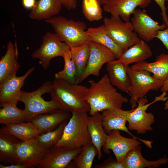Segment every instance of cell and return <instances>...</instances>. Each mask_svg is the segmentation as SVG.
<instances>
[{
  "label": "cell",
  "instance_id": "cell-19",
  "mask_svg": "<svg viewBox=\"0 0 168 168\" xmlns=\"http://www.w3.org/2000/svg\"><path fill=\"white\" fill-rule=\"evenodd\" d=\"M18 54L16 43L14 44L9 41L7 45L6 52L0 60V85L16 74L20 67L17 62Z\"/></svg>",
  "mask_w": 168,
  "mask_h": 168
},
{
  "label": "cell",
  "instance_id": "cell-33",
  "mask_svg": "<svg viewBox=\"0 0 168 168\" xmlns=\"http://www.w3.org/2000/svg\"><path fill=\"white\" fill-rule=\"evenodd\" d=\"M67 123V120H65L61 123L55 129L39 134L37 138L40 145L48 149L54 147L60 139Z\"/></svg>",
  "mask_w": 168,
  "mask_h": 168
},
{
  "label": "cell",
  "instance_id": "cell-26",
  "mask_svg": "<svg viewBox=\"0 0 168 168\" xmlns=\"http://www.w3.org/2000/svg\"><path fill=\"white\" fill-rule=\"evenodd\" d=\"M152 53L149 45L140 39L137 43L124 51L118 60L126 66L145 61L152 57Z\"/></svg>",
  "mask_w": 168,
  "mask_h": 168
},
{
  "label": "cell",
  "instance_id": "cell-4",
  "mask_svg": "<svg viewBox=\"0 0 168 168\" xmlns=\"http://www.w3.org/2000/svg\"><path fill=\"white\" fill-rule=\"evenodd\" d=\"M52 85V82L47 81L33 91H21L19 101L22 102L25 105L23 115L25 121H30L40 114L51 113L59 109L54 100L46 101L42 97L45 93L49 94Z\"/></svg>",
  "mask_w": 168,
  "mask_h": 168
},
{
  "label": "cell",
  "instance_id": "cell-38",
  "mask_svg": "<svg viewBox=\"0 0 168 168\" xmlns=\"http://www.w3.org/2000/svg\"><path fill=\"white\" fill-rule=\"evenodd\" d=\"M63 6L68 10L75 9L77 7V0H62Z\"/></svg>",
  "mask_w": 168,
  "mask_h": 168
},
{
  "label": "cell",
  "instance_id": "cell-39",
  "mask_svg": "<svg viewBox=\"0 0 168 168\" xmlns=\"http://www.w3.org/2000/svg\"><path fill=\"white\" fill-rule=\"evenodd\" d=\"M22 2L26 9H32L35 6L36 2L35 0H22Z\"/></svg>",
  "mask_w": 168,
  "mask_h": 168
},
{
  "label": "cell",
  "instance_id": "cell-36",
  "mask_svg": "<svg viewBox=\"0 0 168 168\" xmlns=\"http://www.w3.org/2000/svg\"><path fill=\"white\" fill-rule=\"evenodd\" d=\"M156 38L161 42L168 51V23L165 29L158 31Z\"/></svg>",
  "mask_w": 168,
  "mask_h": 168
},
{
  "label": "cell",
  "instance_id": "cell-7",
  "mask_svg": "<svg viewBox=\"0 0 168 168\" xmlns=\"http://www.w3.org/2000/svg\"><path fill=\"white\" fill-rule=\"evenodd\" d=\"M167 94V92H163L160 96L156 97L154 100L148 104L146 98L139 99L136 108L129 111L127 118L128 128L135 130L139 134H144L147 131L152 130L151 125L155 122L154 117L152 113H147L146 110L155 102L167 100L168 97H165Z\"/></svg>",
  "mask_w": 168,
  "mask_h": 168
},
{
  "label": "cell",
  "instance_id": "cell-43",
  "mask_svg": "<svg viewBox=\"0 0 168 168\" xmlns=\"http://www.w3.org/2000/svg\"><path fill=\"white\" fill-rule=\"evenodd\" d=\"M164 109L165 110L168 109V99H167L165 103Z\"/></svg>",
  "mask_w": 168,
  "mask_h": 168
},
{
  "label": "cell",
  "instance_id": "cell-15",
  "mask_svg": "<svg viewBox=\"0 0 168 168\" xmlns=\"http://www.w3.org/2000/svg\"><path fill=\"white\" fill-rule=\"evenodd\" d=\"M152 0H106L103 5L105 12L112 16L120 17L124 21H129L136 8L148 7Z\"/></svg>",
  "mask_w": 168,
  "mask_h": 168
},
{
  "label": "cell",
  "instance_id": "cell-31",
  "mask_svg": "<svg viewBox=\"0 0 168 168\" xmlns=\"http://www.w3.org/2000/svg\"><path fill=\"white\" fill-rule=\"evenodd\" d=\"M17 102H9L0 104V124L4 125L19 123L25 121L23 110L17 106Z\"/></svg>",
  "mask_w": 168,
  "mask_h": 168
},
{
  "label": "cell",
  "instance_id": "cell-29",
  "mask_svg": "<svg viewBox=\"0 0 168 168\" xmlns=\"http://www.w3.org/2000/svg\"><path fill=\"white\" fill-rule=\"evenodd\" d=\"M90 42L70 48L71 57L76 67V83L78 84L87 66L90 53Z\"/></svg>",
  "mask_w": 168,
  "mask_h": 168
},
{
  "label": "cell",
  "instance_id": "cell-35",
  "mask_svg": "<svg viewBox=\"0 0 168 168\" xmlns=\"http://www.w3.org/2000/svg\"><path fill=\"white\" fill-rule=\"evenodd\" d=\"M96 168H125L123 161L118 162L116 160L108 158L105 160L102 163L95 166Z\"/></svg>",
  "mask_w": 168,
  "mask_h": 168
},
{
  "label": "cell",
  "instance_id": "cell-30",
  "mask_svg": "<svg viewBox=\"0 0 168 168\" xmlns=\"http://www.w3.org/2000/svg\"><path fill=\"white\" fill-rule=\"evenodd\" d=\"M98 154L96 148L91 142L82 147L80 152L70 163L68 167L91 168L94 158Z\"/></svg>",
  "mask_w": 168,
  "mask_h": 168
},
{
  "label": "cell",
  "instance_id": "cell-41",
  "mask_svg": "<svg viewBox=\"0 0 168 168\" xmlns=\"http://www.w3.org/2000/svg\"><path fill=\"white\" fill-rule=\"evenodd\" d=\"M161 91L163 92H168V79L164 83L161 88Z\"/></svg>",
  "mask_w": 168,
  "mask_h": 168
},
{
  "label": "cell",
  "instance_id": "cell-20",
  "mask_svg": "<svg viewBox=\"0 0 168 168\" xmlns=\"http://www.w3.org/2000/svg\"><path fill=\"white\" fill-rule=\"evenodd\" d=\"M127 66L117 59L107 63L106 69L111 84L122 91L128 93L130 80Z\"/></svg>",
  "mask_w": 168,
  "mask_h": 168
},
{
  "label": "cell",
  "instance_id": "cell-32",
  "mask_svg": "<svg viewBox=\"0 0 168 168\" xmlns=\"http://www.w3.org/2000/svg\"><path fill=\"white\" fill-rule=\"evenodd\" d=\"M62 57L64 61L63 68L55 74V78L71 83H76L77 68L71 57L70 49Z\"/></svg>",
  "mask_w": 168,
  "mask_h": 168
},
{
  "label": "cell",
  "instance_id": "cell-5",
  "mask_svg": "<svg viewBox=\"0 0 168 168\" xmlns=\"http://www.w3.org/2000/svg\"><path fill=\"white\" fill-rule=\"evenodd\" d=\"M44 21L52 26L55 33L70 48L91 41L86 33L87 26L83 21L56 16Z\"/></svg>",
  "mask_w": 168,
  "mask_h": 168
},
{
  "label": "cell",
  "instance_id": "cell-1",
  "mask_svg": "<svg viewBox=\"0 0 168 168\" xmlns=\"http://www.w3.org/2000/svg\"><path fill=\"white\" fill-rule=\"evenodd\" d=\"M88 82L86 100L90 106V115L107 109L122 108L123 104L128 101L111 84L107 74L97 82L91 80Z\"/></svg>",
  "mask_w": 168,
  "mask_h": 168
},
{
  "label": "cell",
  "instance_id": "cell-9",
  "mask_svg": "<svg viewBox=\"0 0 168 168\" xmlns=\"http://www.w3.org/2000/svg\"><path fill=\"white\" fill-rule=\"evenodd\" d=\"M70 49L55 33L47 32L43 37L40 47L31 54L32 57L39 60V63L44 69L49 67L51 60L59 56L63 57Z\"/></svg>",
  "mask_w": 168,
  "mask_h": 168
},
{
  "label": "cell",
  "instance_id": "cell-37",
  "mask_svg": "<svg viewBox=\"0 0 168 168\" xmlns=\"http://www.w3.org/2000/svg\"><path fill=\"white\" fill-rule=\"evenodd\" d=\"M160 7L161 12V14L162 17L163 23L167 25L168 23V17L166 13L167 8L165 7V3L168 0H154Z\"/></svg>",
  "mask_w": 168,
  "mask_h": 168
},
{
  "label": "cell",
  "instance_id": "cell-17",
  "mask_svg": "<svg viewBox=\"0 0 168 168\" xmlns=\"http://www.w3.org/2000/svg\"><path fill=\"white\" fill-rule=\"evenodd\" d=\"M35 69L34 67L30 68L21 76H17L16 74H14L0 85V104L19 101L25 81Z\"/></svg>",
  "mask_w": 168,
  "mask_h": 168
},
{
  "label": "cell",
  "instance_id": "cell-21",
  "mask_svg": "<svg viewBox=\"0 0 168 168\" xmlns=\"http://www.w3.org/2000/svg\"><path fill=\"white\" fill-rule=\"evenodd\" d=\"M21 141L0 129V162L4 165L19 163L16 144Z\"/></svg>",
  "mask_w": 168,
  "mask_h": 168
},
{
  "label": "cell",
  "instance_id": "cell-11",
  "mask_svg": "<svg viewBox=\"0 0 168 168\" xmlns=\"http://www.w3.org/2000/svg\"><path fill=\"white\" fill-rule=\"evenodd\" d=\"M116 58L115 55L109 49L91 41L90 53L87 63L79 83H81L90 75L98 76L104 65Z\"/></svg>",
  "mask_w": 168,
  "mask_h": 168
},
{
  "label": "cell",
  "instance_id": "cell-34",
  "mask_svg": "<svg viewBox=\"0 0 168 168\" xmlns=\"http://www.w3.org/2000/svg\"><path fill=\"white\" fill-rule=\"evenodd\" d=\"M101 6L98 0H82V13L85 18L90 21H99L103 17Z\"/></svg>",
  "mask_w": 168,
  "mask_h": 168
},
{
  "label": "cell",
  "instance_id": "cell-23",
  "mask_svg": "<svg viewBox=\"0 0 168 168\" xmlns=\"http://www.w3.org/2000/svg\"><path fill=\"white\" fill-rule=\"evenodd\" d=\"M131 67L136 70L152 73L153 77L164 83L168 79V54H161L156 57L154 62L144 61L136 63Z\"/></svg>",
  "mask_w": 168,
  "mask_h": 168
},
{
  "label": "cell",
  "instance_id": "cell-10",
  "mask_svg": "<svg viewBox=\"0 0 168 168\" xmlns=\"http://www.w3.org/2000/svg\"><path fill=\"white\" fill-rule=\"evenodd\" d=\"M132 15L130 22L134 30L139 38L145 41L152 40L156 38L159 30L164 29L167 26V24L164 23L159 25L144 9H136Z\"/></svg>",
  "mask_w": 168,
  "mask_h": 168
},
{
  "label": "cell",
  "instance_id": "cell-14",
  "mask_svg": "<svg viewBox=\"0 0 168 168\" xmlns=\"http://www.w3.org/2000/svg\"><path fill=\"white\" fill-rule=\"evenodd\" d=\"M137 139L128 138L122 136L119 130H114L108 134L105 143L103 147L104 152L109 153L111 150L116 161L122 162L128 152L140 142Z\"/></svg>",
  "mask_w": 168,
  "mask_h": 168
},
{
  "label": "cell",
  "instance_id": "cell-40",
  "mask_svg": "<svg viewBox=\"0 0 168 168\" xmlns=\"http://www.w3.org/2000/svg\"><path fill=\"white\" fill-rule=\"evenodd\" d=\"M0 168H26L22 164L19 163L16 164H12L9 165H4L0 164Z\"/></svg>",
  "mask_w": 168,
  "mask_h": 168
},
{
  "label": "cell",
  "instance_id": "cell-16",
  "mask_svg": "<svg viewBox=\"0 0 168 168\" xmlns=\"http://www.w3.org/2000/svg\"><path fill=\"white\" fill-rule=\"evenodd\" d=\"M82 148L71 149L65 147L49 150L38 166L39 168H65L80 152Z\"/></svg>",
  "mask_w": 168,
  "mask_h": 168
},
{
  "label": "cell",
  "instance_id": "cell-24",
  "mask_svg": "<svg viewBox=\"0 0 168 168\" xmlns=\"http://www.w3.org/2000/svg\"><path fill=\"white\" fill-rule=\"evenodd\" d=\"M63 6L62 0H38L29 17L31 19L44 21L58 14Z\"/></svg>",
  "mask_w": 168,
  "mask_h": 168
},
{
  "label": "cell",
  "instance_id": "cell-18",
  "mask_svg": "<svg viewBox=\"0 0 168 168\" xmlns=\"http://www.w3.org/2000/svg\"><path fill=\"white\" fill-rule=\"evenodd\" d=\"M71 117L70 112L59 109L51 113L40 114L30 121L38 129L39 134H41L53 130Z\"/></svg>",
  "mask_w": 168,
  "mask_h": 168
},
{
  "label": "cell",
  "instance_id": "cell-42",
  "mask_svg": "<svg viewBox=\"0 0 168 168\" xmlns=\"http://www.w3.org/2000/svg\"><path fill=\"white\" fill-rule=\"evenodd\" d=\"M101 5H103L106 2V0H98Z\"/></svg>",
  "mask_w": 168,
  "mask_h": 168
},
{
  "label": "cell",
  "instance_id": "cell-27",
  "mask_svg": "<svg viewBox=\"0 0 168 168\" xmlns=\"http://www.w3.org/2000/svg\"><path fill=\"white\" fill-rule=\"evenodd\" d=\"M141 149L139 145L128 152L123 161L125 168H156L165 164L167 161L166 157L155 161L147 160L142 156Z\"/></svg>",
  "mask_w": 168,
  "mask_h": 168
},
{
  "label": "cell",
  "instance_id": "cell-12",
  "mask_svg": "<svg viewBox=\"0 0 168 168\" xmlns=\"http://www.w3.org/2000/svg\"><path fill=\"white\" fill-rule=\"evenodd\" d=\"M16 146L19 162L26 168L38 166L49 150L41 146L37 138L21 141Z\"/></svg>",
  "mask_w": 168,
  "mask_h": 168
},
{
  "label": "cell",
  "instance_id": "cell-3",
  "mask_svg": "<svg viewBox=\"0 0 168 168\" xmlns=\"http://www.w3.org/2000/svg\"><path fill=\"white\" fill-rule=\"evenodd\" d=\"M88 123L87 112H72L60 139L54 147L77 149L91 142L88 129Z\"/></svg>",
  "mask_w": 168,
  "mask_h": 168
},
{
  "label": "cell",
  "instance_id": "cell-6",
  "mask_svg": "<svg viewBox=\"0 0 168 168\" xmlns=\"http://www.w3.org/2000/svg\"><path fill=\"white\" fill-rule=\"evenodd\" d=\"M127 69L130 80L128 91L131 96L129 103L133 109L137 106L139 99L144 97L150 90L161 88L164 83L147 71L136 70L129 66H127Z\"/></svg>",
  "mask_w": 168,
  "mask_h": 168
},
{
  "label": "cell",
  "instance_id": "cell-28",
  "mask_svg": "<svg viewBox=\"0 0 168 168\" xmlns=\"http://www.w3.org/2000/svg\"><path fill=\"white\" fill-rule=\"evenodd\" d=\"M2 128L6 132L22 141L36 138L39 135L38 129L30 121L7 124Z\"/></svg>",
  "mask_w": 168,
  "mask_h": 168
},
{
  "label": "cell",
  "instance_id": "cell-25",
  "mask_svg": "<svg viewBox=\"0 0 168 168\" xmlns=\"http://www.w3.org/2000/svg\"><path fill=\"white\" fill-rule=\"evenodd\" d=\"M91 41L103 45L111 50L117 59L119 58L124 51L114 41L108 33L103 24L96 27H91L86 30Z\"/></svg>",
  "mask_w": 168,
  "mask_h": 168
},
{
  "label": "cell",
  "instance_id": "cell-2",
  "mask_svg": "<svg viewBox=\"0 0 168 168\" xmlns=\"http://www.w3.org/2000/svg\"><path fill=\"white\" fill-rule=\"evenodd\" d=\"M52 83L49 94L59 109L71 113L89 112L90 106L86 100L88 87L79 84L71 83L56 78Z\"/></svg>",
  "mask_w": 168,
  "mask_h": 168
},
{
  "label": "cell",
  "instance_id": "cell-22",
  "mask_svg": "<svg viewBox=\"0 0 168 168\" xmlns=\"http://www.w3.org/2000/svg\"><path fill=\"white\" fill-rule=\"evenodd\" d=\"M102 121V114L100 112L88 116V131L91 142L98 151L97 158L99 160L102 157L101 148L105 143L108 135L104 129Z\"/></svg>",
  "mask_w": 168,
  "mask_h": 168
},
{
  "label": "cell",
  "instance_id": "cell-13",
  "mask_svg": "<svg viewBox=\"0 0 168 168\" xmlns=\"http://www.w3.org/2000/svg\"><path fill=\"white\" fill-rule=\"evenodd\" d=\"M129 110H124L122 108L109 109L102 111V124L105 133L109 134L114 130L125 132L142 142L150 148L152 147V141L140 139L129 132L126 126Z\"/></svg>",
  "mask_w": 168,
  "mask_h": 168
},
{
  "label": "cell",
  "instance_id": "cell-8",
  "mask_svg": "<svg viewBox=\"0 0 168 168\" xmlns=\"http://www.w3.org/2000/svg\"><path fill=\"white\" fill-rule=\"evenodd\" d=\"M103 21L110 35L124 51L140 40L130 21H124L120 17L112 16L105 17Z\"/></svg>",
  "mask_w": 168,
  "mask_h": 168
}]
</instances>
